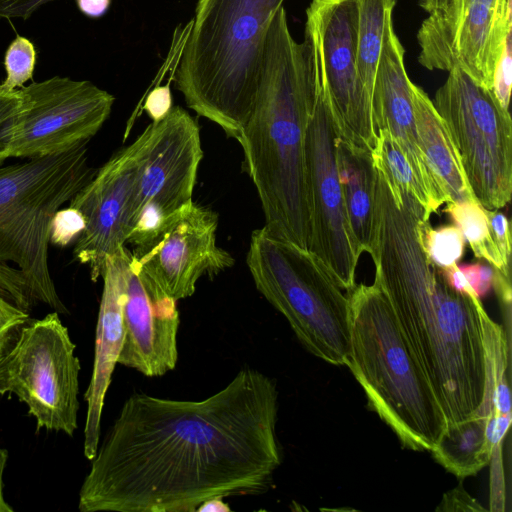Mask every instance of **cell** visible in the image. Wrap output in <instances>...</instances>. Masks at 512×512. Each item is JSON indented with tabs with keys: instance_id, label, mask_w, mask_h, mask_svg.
I'll return each mask as SVG.
<instances>
[{
	"instance_id": "cell-1",
	"label": "cell",
	"mask_w": 512,
	"mask_h": 512,
	"mask_svg": "<svg viewBox=\"0 0 512 512\" xmlns=\"http://www.w3.org/2000/svg\"><path fill=\"white\" fill-rule=\"evenodd\" d=\"M274 379L242 368L202 400L133 393L79 492L82 512H189L267 492L282 461Z\"/></svg>"
},
{
	"instance_id": "cell-2",
	"label": "cell",
	"mask_w": 512,
	"mask_h": 512,
	"mask_svg": "<svg viewBox=\"0 0 512 512\" xmlns=\"http://www.w3.org/2000/svg\"><path fill=\"white\" fill-rule=\"evenodd\" d=\"M430 216L375 168L370 251L374 282L445 414L447 425L492 414L493 368L486 352L491 318L475 292L452 288L426 255L418 222Z\"/></svg>"
},
{
	"instance_id": "cell-3",
	"label": "cell",
	"mask_w": 512,
	"mask_h": 512,
	"mask_svg": "<svg viewBox=\"0 0 512 512\" xmlns=\"http://www.w3.org/2000/svg\"><path fill=\"white\" fill-rule=\"evenodd\" d=\"M316 96L308 41L297 42L280 7L268 26L251 114L238 142L273 236L309 250L305 138Z\"/></svg>"
},
{
	"instance_id": "cell-4",
	"label": "cell",
	"mask_w": 512,
	"mask_h": 512,
	"mask_svg": "<svg viewBox=\"0 0 512 512\" xmlns=\"http://www.w3.org/2000/svg\"><path fill=\"white\" fill-rule=\"evenodd\" d=\"M285 0H197L173 73L186 105L240 138L251 114L271 19Z\"/></svg>"
},
{
	"instance_id": "cell-5",
	"label": "cell",
	"mask_w": 512,
	"mask_h": 512,
	"mask_svg": "<svg viewBox=\"0 0 512 512\" xmlns=\"http://www.w3.org/2000/svg\"><path fill=\"white\" fill-rule=\"evenodd\" d=\"M88 142L0 166V294L29 313L37 303L68 314L49 268L54 214L95 175Z\"/></svg>"
},
{
	"instance_id": "cell-6",
	"label": "cell",
	"mask_w": 512,
	"mask_h": 512,
	"mask_svg": "<svg viewBox=\"0 0 512 512\" xmlns=\"http://www.w3.org/2000/svg\"><path fill=\"white\" fill-rule=\"evenodd\" d=\"M350 353L346 366L369 407L402 446L431 451L447 427L445 414L380 287L347 292Z\"/></svg>"
},
{
	"instance_id": "cell-7",
	"label": "cell",
	"mask_w": 512,
	"mask_h": 512,
	"mask_svg": "<svg viewBox=\"0 0 512 512\" xmlns=\"http://www.w3.org/2000/svg\"><path fill=\"white\" fill-rule=\"evenodd\" d=\"M246 263L256 289L285 317L305 349L329 364L346 366L349 300L322 262L262 227L251 234Z\"/></svg>"
},
{
	"instance_id": "cell-8",
	"label": "cell",
	"mask_w": 512,
	"mask_h": 512,
	"mask_svg": "<svg viewBox=\"0 0 512 512\" xmlns=\"http://www.w3.org/2000/svg\"><path fill=\"white\" fill-rule=\"evenodd\" d=\"M75 344L59 313L28 320L0 353V396L15 394L40 428L73 436L79 410Z\"/></svg>"
},
{
	"instance_id": "cell-9",
	"label": "cell",
	"mask_w": 512,
	"mask_h": 512,
	"mask_svg": "<svg viewBox=\"0 0 512 512\" xmlns=\"http://www.w3.org/2000/svg\"><path fill=\"white\" fill-rule=\"evenodd\" d=\"M432 101L458 151L476 200L505 207L512 194V121L492 91L460 68L448 71Z\"/></svg>"
},
{
	"instance_id": "cell-10",
	"label": "cell",
	"mask_w": 512,
	"mask_h": 512,
	"mask_svg": "<svg viewBox=\"0 0 512 512\" xmlns=\"http://www.w3.org/2000/svg\"><path fill=\"white\" fill-rule=\"evenodd\" d=\"M140 165L131 207L127 243L148 248L192 200L204 156L200 130L190 114L175 106L141 133Z\"/></svg>"
},
{
	"instance_id": "cell-11",
	"label": "cell",
	"mask_w": 512,
	"mask_h": 512,
	"mask_svg": "<svg viewBox=\"0 0 512 512\" xmlns=\"http://www.w3.org/2000/svg\"><path fill=\"white\" fill-rule=\"evenodd\" d=\"M312 59L316 96L305 138L311 227L309 251L322 262L336 284L349 292L356 285L361 253L351 231L339 181L338 126L313 56Z\"/></svg>"
},
{
	"instance_id": "cell-12",
	"label": "cell",
	"mask_w": 512,
	"mask_h": 512,
	"mask_svg": "<svg viewBox=\"0 0 512 512\" xmlns=\"http://www.w3.org/2000/svg\"><path fill=\"white\" fill-rule=\"evenodd\" d=\"M304 38L329 98L339 133L372 152L375 130L372 101L357 64V0H312Z\"/></svg>"
},
{
	"instance_id": "cell-13",
	"label": "cell",
	"mask_w": 512,
	"mask_h": 512,
	"mask_svg": "<svg viewBox=\"0 0 512 512\" xmlns=\"http://www.w3.org/2000/svg\"><path fill=\"white\" fill-rule=\"evenodd\" d=\"M23 105L11 157L65 152L89 141L108 119L115 97L88 80L54 76L20 88Z\"/></svg>"
},
{
	"instance_id": "cell-14",
	"label": "cell",
	"mask_w": 512,
	"mask_h": 512,
	"mask_svg": "<svg viewBox=\"0 0 512 512\" xmlns=\"http://www.w3.org/2000/svg\"><path fill=\"white\" fill-rule=\"evenodd\" d=\"M510 36L511 0H448L417 33L418 61L429 70L460 68L491 90Z\"/></svg>"
},
{
	"instance_id": "cell-15",
	"label": "cell",
	"mask_w": 512,
	"mask_h": 512,
	"mask_svg": "<svg viewBox=\"0 0 512 512\" xmlns=\"http://www.w3.org/2000/svg\"><path fill=\"white\" fill-rule=\"evenodd\" d=\"M218 216L191 201L132 262L153 300L178 301L194 294L197 281L234 265V258L216 243Z\"/></svg>"
},
{
	"instance_id": "cell-16",
	"label": "cell",
	"mask_w": 512,
	"mask_h": 512,
	"mask_svg": "<svg viewBox=\"0 0 512 512\" xmlns=\"http://www.w3.org/2000/svg\"><path fill=\"white\" fill-rule=\"evenodd\" d=\"M142 140L140 134L133 143L116 151L69 201L86 222L75 241L73 256L80 264L88 265L93 282L102 277L108 257L127 243Z\"/></svg>"
},
{
	"instance_id": "cell-17",
	"label": "cell",
	"mask_w": 512,
	"mask_h": 512,
	"mask_svg": "<svg viewBox=\"0 0 512 512\" xmlns=\"http://www.w3.org/2000/svg\"><path fill=\"white\" fill-rule=\"evenodd\" d=\"M179 312L172 299L153 300L131 259L123 304L124 337L118 364L147 377L163 376L178 360Z\"/></svg>"
},
{
	"instance_id": "cell-18",
	"label": "cell",
	"mask_w": 512,
	"mask_h": 512,
	"mask_svg": "<svg viewBox=\"0 0 512 512\" xmlns=\"http://www.w3.org/2000/svg\"><path fill=\"white\" fill-rule=\"evenodd\" d=\"M131 255L132 252L123 247L108 257L101 277L103 291L96 326L93 371L84 395L87 403L84 455L89 460L94 458L99 446L104 400L122 347L126 273Z\"/></svg>"
},
{
	"instance_id": "cell-19",
	"label": "cell",
	"mask_w": 512,
	"mask_h": 512,
	"mask_svg": "<svg viewBox=\"0 0 512 512\" xmlns=\"http://www.w3.org/2000/svg\"><path fill=\"white\" fill-rule=\"evenodd\" d=\"M404 48L395 34L393 19L388 23L376 70L372 113L376 132L387 130L436 199L445 203L420 150L411 92V80L404 65Z\"/></svg>"
},
{
	"instance_id": "cell-20",
	"label": "cell",
	"mask_w": 512,
	"mask_h": 512,
	"mask_svg": "<svg viewBox=\"0 0 512 512\" xmlns=\"http://www.w3.org/2000/svg\"><path fill=\"white\" fill-rule=\"evenodd\" d=\"M411 92L420 150L445 203L476 200L455 144L432 100L413 82Z\"/></svg>"
},
{
	"instance_id": "cell-21",
	"label": "cell",
	"mask_w": 512,
	"mask_h": 512,
	"mask_svg": "<svg viewBox=\"0 0 512 512\" xmlns=\"http://www.w3.org/2000/svg\"><path fill=\"white\" fill-rule=\"evenodd\" d=\"M339 181L351 231L359 252H369L374 221L375 168L370 150L336 139Z\"/></svg>"
},
{
	"instance_id": "cell-22",
	"label": "cell",
	"mask_w": 512,
	"mask_h": 512,
	"mask_svg": "<svg viewBox=\"0 0 512 512\" xmlns=\"http://www.w3.org/2000/svg\"><path fill=\"white\" fill-rule=\"evenodd\" d=\"M488 418H470L447 425L430 451L433 458L457 477L477 474L489 464L495 452L486 433Z\"/></svg>"
},
{
	"instance_id": "cell-23",
	"label": "cell",
	"mask_w": 512,
	"mask_h": 512,
	"mask_svg": "<svg viewBox=\"0 0 512 512\" xmlns=\"http://www.w3.org/2000/svg\"><path fill=\"white\" fill-rule=\"evenodd\" d=\"M395 3L396 0H357V64L371 101L385 32Z\"/></svg>"
},
{
	"instance_id": "cell-24",
	"label": "cell",
	"mask_w": 512,
	"mask_h": 512,
	"mask_svg": "<svg viewBox=\"0 0 512 512\" xmlns=\"http://www.w3.org/2000/svg\"><path fill=\"white\" fill-rule=\"evenodd\" d=\"M371 153L374 164L384 172L395 187L412 196L429 216L437 213L442 204L421 180L387 130L377 131L376 142Z\"/></svg>"
},
{
	"instance_id": "cell-25",
	"label": "cell",
	"mask_w": 512,
	"mask_h": 512,
	"mask_svg": "<svg viewBox=\"0 0 512 512\" xmlns=\"http://www.w3.org/2000/svg\"><path fill=\"white\" fill-rule=\"evenodd\" d=\"M445 212L461 231L478 259L492 263V239L487 209L476 200L447 202Z\"/></svg>"
},
{
	"instance_id": "cell-26",
	"label": "cell",
	"mask_w": 512,
	"mask_h": 512,
	"mask_svg": "<svg viewBox=\"0 0 512 512\" xmlns=\"http://www.w3.org/2000/svg\"><path fill=\"white\" fill-rule=\"evenodd\" d=\"M418 235L426 255L436 266L445 268L462 259L466 242L455 225L434 229L431 228L429 220L420 219Z\"/></svg>"
},
{
	"instance_id": "cell-27",
	"label": "cell",
	"mask_w": 512,
	"mask_h": 512,
	"mask_svg": "<svg viewBox=\"0 0 512 512\" xmlns=\"http://www.w3.org/2000/svg\"><path fill=\"white\" fill-rule=\"evenodd\" d=\"M35 64L34 44L28 38L17 35L5 52L6 78L2 85L11 90L22 88L33 77Z\"/></svg>"
},
{
	"instance_id": "cell-28",
	"label": "cell",
	"mask_w": 512,
	"mask_h": 512,
	"mask_svg": "<svg viewBox=\"0 0 512 512\" xmlns=\"http://www.w3.org/2000/svg\"><path fill=\"white\" fill-rule=\"evenodd\" d=\"M23 105L19 89H8L0 84V165L11 157L15 127Z\"/></svg>"
},
{
	"instance_id": "cell-29",
	"label": "cell",
	"mask_w": 512,
	"mask_h": 512,
	"mask_svg": "<svg viewBox=\"0 0 512 512\" xmlns=\"http://www.w3.org/2000/svg\"><path fill=\"white\" fill-rule=\"evenodd\" d=\"M492 239V268L510 271L511 234L507 217L496 210L487 209Z\"/></svg>"
},
{
	"instance_id": "cell-30",
	"label": "cell",
	"mask_w": 512,
	"mask_h": 512,
	"mask_svg": "<svg viewBox=\"0 0 512 512\" xmlns=\"http://www.w3.org/2000/svg\"><path fill=\"white\" fill-rule=\"evenodd\" d=\"M86 222L80 211L73 207L60 208L51 222L50 243L66 247L76 241L85 228Z\"/></svg>"
},
{
	"instance_id": "cell-31",
	"label": "cell",
	"mask_w": 512,
	"mask_h": 512,
	"mask_svg": "<svg viewBox=\"0 0 512 512\" xmlns=\"http://www.w3.org/2000/svg\"><path fill=\"white\" fill-rule=\"evenodd\" d=\"M511 36L507 39L504 51L498 62L493 76V84L491 91L500 104V106L509 111L510 94H511Z\"/></svg>"
},
{
	"instance_id": "cell-32",
	"label": "cell",
	"mask_w": 512,
	"mask_h": 512,
	"mask_svg": "<svg viewBox=\"0 0 512 512\" xmlns=\"http://www.w3.org/2000/svg\"><path fill=\"white\" fill-rule=\"evenodd\" d=\"M173 108V98L169 84L153 88L145 99L143 109L152 122L161 121Z\"/></svg>"
},
{
	"instance_id": "cell-33",
	"label": "cell",
	"mask_w": 512,
	"mask_h": 512,
	"mask_svg": "<svg viewBox=\"0 0 512 512\" xmlns=\"http://www.w3.org/2000/svg\"><path fill=\"white\" fill-rule=\"evenodd\" d=\"M437 510L440 511H485L464 489L457 487L444 495Z\"/></svg>"
},
{
	"instance_id": "cell-34",
	"label": "cell",
	"mask_w": 512,
	"mask_h": 512,
	"mask_svg": "<svg viewBox=\"0 0 512 512\" xmlns=\"http://www.w3.org/2000/svg\"><path fill=\"white\" fill-rule=\"evenodd\" d=\"M51 1L54 0H0V17L27 19Z\"/></svg>"
},
{
	"instance_id": "cell-35",
	"label": "cell",
	"mask_w": 512,
	"mask_h": 512,
	"mask_svg": "<svg viewBox=\"0 0 512 512\" xmlns=\"http://www.w3.org/2000/svg\"><path fill=\"white\" fill-rule=\"evenodd\" d=\"M29 320V313L19 309L0 294V334L14 330Z\"/></svg>"
},
{
	"instance_id": "cell-36",
	"label": "cell",
	"mask_w": 512,
	"mask_h": 512,
	"mask_svg": "<svg viewBox=\"0 0 512 512\" xmlns=\"http://www.w3.org/2000/svg\"><path fill=\"white\" fill-rule=\"evenodd\" d=\"M78 9L90 18H99L108 11L111 0H76Z\"/></svg>"
},
{
	"instance_id": "cell-37",
	"label": "cell",
	"mask_w": 512,
	"mask_h": 512,
	"mask_svg": "<svg viewBox=\"0 0 512 512\" xmlns=\"http://www.w3.org/2000/svg\"><path fill=\"white\" fill-rule=\"evenodd\" d=\"M459 268L464 274L471 288L476 293V295L479 298L483 297L485 293L480 278V262L474 264H463L460 265Z\"/></svg>"
},
{
	"instance_id": "cell-38",
	"label": "cell",
	"mask_w": 512,
	"mask_h": 512,
	"mask_svg": "<svg viewBox=\"0 0 512 512\" xmlns=\"http://www.w3.org/2000/svg\"><path fill=\"white\" fill-rule=\"evenodd\" d=\"M8 460V451L0 447V512H12L3 495V472Z\"/></svg>"
},
{
	"instance_id": "cell-39",
	"label": "cell",
	"mask_w": 512,
	"mask_h": 512,
	"mask_svg": "<svg viewBox=\"0 0 512 512\" xmlns=\"http://www.w3.org/2000/svg\"><path fill=\"white\" fill-rule=\"evenodd\" d=\"M196 511H230V508L223 502L222 498H215L204 502Z\"/></svg>"
},
{
	"instance_id": "cell-40",
	"label": "cell",
	"mask_w": 512,
	"mask_h": 512,
	"mask_svg": "<svg viewBox=\"0 0 512 512\" xmlns=\"http://www.w3.org/2000/svg\"><path fill=\"white\" fill-rule=\"evenodd\" d=\"M448 0H420L419 5L428 13L442 8Z\"/></svg>"
},
{
	"instance_id": "cell-41",
	"label": "cell",
	"mask_w": 512,
	"mask_h": 512,
	"mask_svg": "<svg viewBox=\"0 0 512 512\" xmlns=\"http://www.w3.org/2000/svg\"><path fill=\"white\" fill-rule=\"evenodd\" d=\"M19 328L0 334V353H2L13 341Z\"/></svg>"
}]
</instances>
